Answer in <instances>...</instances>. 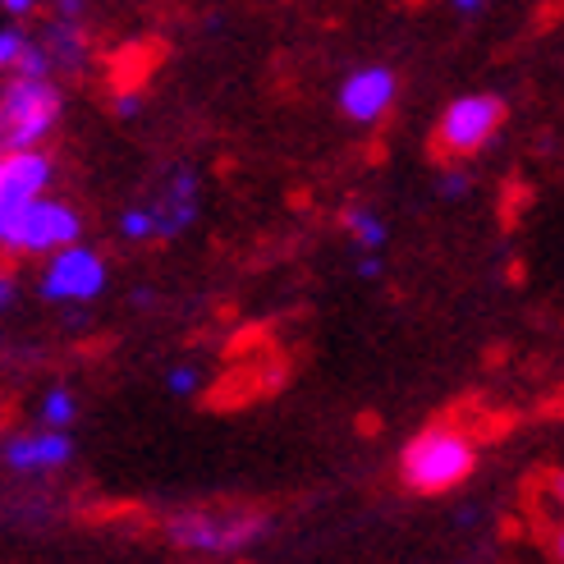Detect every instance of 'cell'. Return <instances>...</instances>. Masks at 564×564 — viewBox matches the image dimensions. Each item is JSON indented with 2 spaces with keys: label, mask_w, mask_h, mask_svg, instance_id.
<instances>
[{
  "label": "cell",
  "mask_w": 564,
  "mask_h": 564,
  "mask_svg": "<svg viewBox=\"0 0 564 564\" xmlns=\"http://www.w3.org/2000/svg\"><path fill=\"white\" fill-rule=\"evenodd\" d=\"M267 532V519L252 510H197L171 519V542L193 555H239Z\"/></svg>",
  "instance_id": "5b68a950"
},
{
  "label": "cell",
  "mask_w": 564,
  "mask_h": 564,
  "mask_svg": "<svg viewBox=\"0 0 564 564\" xmlns=\"http://www.w3.org/2000/svg\"><path fill=\"white\" fill-rule=\"evenodd\" d=\"M505 116H510L505 97H496V93H464V97H455V101L441 110L436 133H432V148L445 161H468V156H477L482 148H491V138L500 133Z\"/></svg>",
  "instance_id": "277c9868"
},
{
  "label": "cell",
  "mask_w": 564,
  "mask_h": 564,
  "mask_svg": "<svg viewBox=\"0 0 564 564\" xmlns=\"http://www.w3.org/2000/svg\"><path fill=\"white\" fill-rule=\"evenodd\" d=\"M23 42H28V33H23L19 23H6V28H0V74H10V69H14Z\"/></svg>",
  "instance_id": "5bb4252c"
},
{
  "label": "cell",
  "mask_w": 564,
  "mask_h": 564,
  "mask_svg": "<svg viewBox=\"0 0 564 564\" xmlns=\"http://www.w3.org/2000/svg\"><path fill=\"white\" fill-rule=\"evenodd\" d=\"M138 207H143L152 220V243L180 239L197 220V212H203V180H197V171H188V165H180V171H171V180H165L152 197H143Z\"/></svg>",
  "instance_id": "9c48e42d"
},
{
  "label": "cell",
  "mask_w": 564,
  "mask_h": 564,
  "mask_svg": "<svg viewBox=\"0 0 564 564\" xmlns=\"http://www.w3.org/2000/svg\"><path fill=\"white\" fill-rule=\"evenodd\" d=\"M0 156H6V143H0Z\"/></svg>",
  "instance_id": "ffe728a7"
},
{
  "label": "cell",
  "mask_w": 564,
  "mask_h": 564,
  "mask_svg": "<svg viewBox=\"0 0 564 564\" xmlns=\"http://www.w3.org/2000/svg\"><path fill=\"white\" fill-rule=\"evenodd\" d=\"M394 101H400V74L390 65H358L345 74L340 93H335L340 116L354 124H381L394 110Z\"/></svg>",
  "instance_id": "ba28073f"
},
{
  "label": "cell",
  "mask_w": 564,
  "mask_h": 564,
  "mask_svg": "<svg viewBox=\"0 0 564 564\" xmlns=\"http://www.w3.org/2000/svg\"><path fill=\"white\" fill-rule=\"evenodd\" d=\"M37 422L42 427H55V432H69L74 422H78V400H74V390L65 386H55L42 394V404H37Z\"/></svg>",
  "instance_id": "7c38bea8"
},
{
  "label": "cell",
  "mask_w": 564,
  "mask_h": 564,
  "mask_svg": "<svg viewBox=\"0 0 564 564\" xmlns=\"http://www.w3.org/2000/svg\"><path fill=\"white\" fill-rule=\"evenodd\" d=\"M65 93L55 74H6L0 83V143L10 148H46L61 129Z\"/></svg>",
  "instance_id": "6da1fadb"
},
{
  "label": "cell",
  "mask_w": 564,
  "mask_h": 564,
  "mask_svg": "<svg viewBox=\"0 0 564 564\" xmlns=\"http://www.w3.org/2000/svg\"><path fill=\"white\" fill-rule=\"evenodd\" d=\"M340 220H345V235L354 239V248L362 252V258H377V252L390 243V225H386L381 212H372L368 203H354Z\"/></svg>",
  "instance_id": "8fae6325"
},
{
  "label": "cell",
  "mask_w": 564,
  "mask_h": 564,
  "mask_svg": "<svg viewBox=\"0 0 564 564\" xmlns=\"http://www.w3.org/2000/svg\"><path fill=\"white\" fill-rule=\"evenodd\" d=\"M473 468H477L473 436L459 432V427H441V422L427 432H417L400 455V477H404V487L417 491V496L455 491L473 477Z\"/></svg>",
  "instance_id": "7a4b0ae2"
},
{
  "label": "cell",
  "mask_w": 564,
  "mask_h": 564,
  "mask_svg": "<svg viewBox=\"0 0 564 564\" xmlns=\"http://www.w3.org/2000/svg\"><path fill=\"white\" fill-rule=\"evenodd\" d=\"M0 10H6L10 19H28L37 10V0H0Z\"/></svg>",
  "instance_id": "e0dca14e"
},
{
  "label": "cell",
  "mask_w": 564,
  "mask_h": 564,
  "mask_svg": "<svg viewBox=\"0 0 564 564\" xmlns=\"http://www.w3.org/2000/svg\"><path fill=\"white\" fill-rule=\"evenodd\" d=\"M455 10H459V14H482L487 0H455Z\"/></svg>",
  "instance_id": "d6986e66"
},
{
  "label": "cell",
  "mask_w": 564,
  "mask_h": 564,
  "mask_svg": "<svg viewBox=\"0 0 564 564\" xmlns=\"http://www.w3.org/2000/svg\"><path fill=\"white\" fill-rule=\"evenodd\" d=\"M138 106H143V93H120V97H116V110H120L124 120L138 116Z\"/></svg>",
  "instance_id": "ac0fdd59"
},
{
  "label": "cell",
  "mask_w": 564,
  "mask_h": 564,
  "mask_svg": "<svg viewBox=\"0 0 564 564\" xmlns=\"http://www.w3.org/2000/svg\"><path fill=\"white\" fill-rule=\"evenodd\" d=\"M436 188H441V197H464L468 193V171H464V165H449Z\"/></svg>",
  "instance_id": "9a60e30c"
},
{
  "label": "cell",
  "mask_w": 564,
  "mask_h": 564,
  "mask_svg": "<svg viewBox=\"0 0 564 564\" xmlns=\"http://www.w3.org/2000/svg\"><path fill=\"white\" fill-rule=\"evenodd\" d=\"M42 280H37V290L42 299L51 303H93L101 290H106V258L97 248H88L83 239L65 243V248H55L51 258H42Z\"/></svg>",
  "instance_id": "8992f818"
},
{
  "label": "cell",
  "mask_w": 564,
  "mask_h": 564,
  "mask_svg": "<svg viewBox=\"0 0 564 564\" xmlns=\"http://www.w3.org/2000/svg\"><path fill=\"white\" fill-rule=\"evenodd\" d=\"M14 299H19V280H14V271H0V313H10Z\"/></svg>",
  "instance_id": "2e32d148"
},
{
  "label": "cell",
  "mask_w": 564,
  "mask_h": 564,
  "mask_svg": "<svg viewBox=\"0 0 564 564\" xmlns=\"http://www.w3.org/2000/svg\"><path fill=\"white\" fill-rule=\"evenodd\" d=\"M55 175H61V165L46 148H10L0 156V239L33 197L55 188Z\"/></svg>",
  "instance_id": "52a82bcc"
},
{
  "label": "cell",
  "mask_w": 564,
  "mask_h": 564,
  "mask_svg": "<svg viewBox=\"0 0 564 564\" xmlns=\"http://www.w3.org/2000/svg\"><path fill=\"white\" fill-rule=\"evenodd\" d=\"M0 459L10 473H61L74 459V441L69 432L37 427V432H19L0 445Z\"/></svg>",
  "instance_id": "30bf717a"
},
{
  "label": "cell",
  "mask_w": 564,
  "mask_h": 564,
  "mask_svg": "<svg viewBox=\"0 0 564 564\" xmlns=\"http://www.w3.org/2000/svg\"><path fill=\"white\" fill-rule=\"evenodd\" d=\"M197 386H203V372H197L193 362H180V368L165 372V394H175V400H188V394H197Z\"/></svg>",
  "instance_id": "4fadbf2b"
},
{
  "label": "cell",
  "mask_w": 564,
  "mask_h": 564,
  "mask_svg": "<svg viewBox=\"0 0 564 564\" xmlns=\"http://www.w3.org/2000/svg\"><path fill=\"white\" fill-rule=\"evenodd\" d=\"M83 239V212L55 193L33 197L0 239V258H51L55 248Z\"/></svg>",
  "instance_id": "3957f363"
}]
</instances>
